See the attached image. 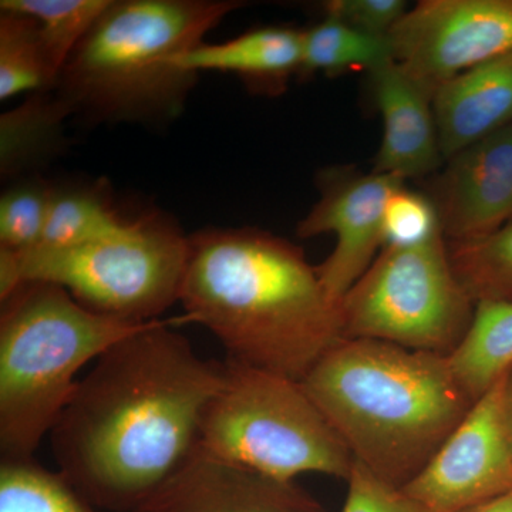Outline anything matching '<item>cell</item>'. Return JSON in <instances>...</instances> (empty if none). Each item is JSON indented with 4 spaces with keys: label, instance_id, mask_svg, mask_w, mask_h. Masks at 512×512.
<instances>
[{
    "label": "cell",
    "instance_id": "cell-2",
    "mask_svg": "<svg viewBox=\"0 0 512 512\" xmlns=\"http://www.w3.org/2000/svg\"><path fill=\"white\" fill-rule=\"evenodd\" d=\"M180 303L228 360L296 382L345 339L340 305L316 266L288 239L258 228L190 235Z\"/></svg>",
    "mask_w": 512,
    "mask_h": 512
},
{
    "label": "cell",
    "instance_id": "cell-14",
    "mask_svg": "<svg viewBox=\"0 0 512 512\" xmlns=\"http://www.w3.org/2000/svg\"><path fill=\"white\" fill-rule=\"evenodd\" d=\"M372 97L383 120V138L373 171L399 180L423 178L443 167L433 97L399 63L369 73Z\"/></svg>",
    "mask_w": 512,
    "mask_h": 512
},
{
    "label": "cell",
    "instance_id": "cell-29",
    "mask_svg": "<svg viewBox=\"0 0 512 512\" xmlns=\"http://www.w3.org/2000/svg\"><path fill=\"white\" fill-rule=\"evenodd\" d=\"M23 284L18 252L0 248V302L8 301Z\"/></svg>",
    "mask_w": 512,
    "mask_h": 512
},
{
    "label": "cell",
    "instance_id": "cell-26",
    "mask_svg": "<svg viewBox=\"0 0 512 512\" xmlns=\"http://www.w3.org/2000/svg\"><path fill=\"white\" fill-rule=\"evenodd\" d=\"M384 247H410L444 234L439 212L426 192L406 185L390 195L383 217Z\"/></svg>",
    "mask_w": 512,
    "mask_h": 512
},
{
    "label": "cell",
    "instance_id": "cell-24",
    "mask_svg": "<svg viewBox=\"0 0 512 512\" xmlns=\"http://www.w3.org/2000/svg\"><path fill=\"white\" fill-rule=\"evenodd\" d=\"M0 512H107L84 500L59 473L33 458L0 464Z\"/></svg>",
    "mask_w": 512,
    "mask_h": 512
},
{
    "label": "cell",
    "instance_id": "cell-11",
    "mask_svg": "<svg viewBox=\"0 0 512 512\" xmlns=\"http://www.w3.org/2000/svg\"><path fill=\"white\" fill-rule=\"evenodd\" d=\"M403 185L406 181L392 175L348 167L329 168L319 175V200L299 222L298 235H335V248L316 271L339 305L384 248V208Z\"/></svg>",
    "mask_w": 512,
    "mask_h": 512
},
{
    "label": "cell",
    "instance_id": "cell-17",
    "mask_svg": "<svg viewBox=\"0 0 512 512\" xmlns=\"http://www.w3.org/2000/svg\"><path fill=\"white\" fill-rule=\"evenodd\" d=\"M72 116L53 90L30 94L0 117V173L25 174L63 148V123Z\"/></svg>",
    "mask_w": 512,
    "mask_h": 512
},
{
    "label": "cell",
    "instance_id": "cell-12",
    "mask_svg": "<svg viewBox=\"0 0 512 512\" xmlns=\"http://www.w3.org/2000/svg\"><path fill=\"white\" fill-rule=\"evenodd\" d=\"M426 192L448 242L493 234L512 221V124L448 158Z\"/></svg>",
    "mask_w": 512,
    "mask_h": 512
},
{
    "label": "cell",
    "instance_id": "cell-19",
    "mask_svg": "<svg viewBox=\"0 0 512 512\" xmlns=\"http://www.w3.org/2000/svg\"><path fill=\"white\" fill-rule=\"evenodd\" d=\"M109 188L100 184L53 185L42 241L36 248L66 249L107 237L124 222Z\"/></svg>",
    "mask_w": 512,
    "mask_h": 512
},
{
    "label": "cell",
    "instance_id": "cell-18",
    "mask_svg": "<svg viewBox=\"0 0 512 512\" xmlns=\"http://www.w3.org/2000/svg\"><path fill=\"white\" fill-rule=\"evenodd\" d=\"M448 360L474 400L487 393L512 367V303H477L466 338Z\"/></svg>",
    "mask_w": 512,
    "mask_h": 512
},
{
    "label": "cell",
    "instance_id": "cell-28",
    "mask_svg": "<svg viewBox=\"0 0 512 512\" xmlns=\"http://www.w3.org/2000/svg\"><path fill=\"white\" fill-rule=\"evenodd\" d=\"M323 15L335 16L369 35L389 37L409 10L403 0H330L323 3Z\"/></svg>",
    "mask_w": 512,
    "mask_h": 512
},
{
    "label": "cell",
    "instance_id": "cell-15",
    "mask_svg": "<svg viewBox=\"0 0 512 512\" xmlns=\"http://www.w3.org/2000/svg\"><path fill=\"white\" fill-rule=\"evenodd\" d=\"M444 160L512 124V53L458 74L433 97Z\"/></svg>",
    "mask_w": 512,
    "mask_h": 512
},
{
    "label": "cell",
    "instance_id": "cell-13",
    "mask_svg": "<svg viewBox=\"0 0 512 512\" xmlns=\"http://www.w3.org/2000/svg\"><path fill=\"white\" fill-rule=\"evenodd\" d=\"M136 512H325L293 481L229 463L198 444Z\"/></svg>",
    "mask_w": 512,
    "mask_h": 512
},
{
    "label": "cell",
    "instance_id": "cell-30",
    "mask_svg": "<svg viewBox=\"0 0 512 512\" xmlns=\"http://www.w3.org/2000/svg\"><path fill=\"white\" fill-rule=\"evenodd\" d=\"M460 512H512V490Z\"/></svg>",
    "mask_w": 512,
    "mask_h": 512
},
{
    "label": "cell",
    "instance_id": "cell-8",
    "mask_svg": "<svg viewBox=\"0 0 512 512\" xmlns=\"http://www.w3.org/2000/svg\"><path fill=\"white\" fill-rule=\"evenodd\" d=\"M474 313L476 302L454 274L444 234L384 247L340 301L343 338L447 357L466 338Z\"/></svg>",
    "mask_w": 512,
    "mask_h": 512
},
{
    "label": "cell",
    "instance_id": "cell-20",
    "mask_svg": "<svg viewBox=\"0 0 512 512\" xmlns=\"http://www.w3.org/2000/svg\"><path fill=\"white\" fill-rule=\"evenodd\" d=\"M393 60L389 37L369 35L348 23L323 15L311 28L303 29L302 62L299 76L322 73L340 76L348 72L372 73Z\"/></svg>",
    "mask_w": 512,
    "mask_h": 512
},
{
    "label": "cell",
    "instance_id": "cell-22",
    "mask_svg": "<svg viewBox=\"0 0 512 512\" xmlns=\"http://www.w3.org/2000/svg\"><path fill=\"white\" fill-rule=\"evenodd\" d=\"M110 3L111 0H2L0 10L25 13L36 19L47 63L57 83L74 50Z\"/></svg>",
    "mask_w": 512,
    "mask_h": 512
},
{
    "label": "cell",
    "instance_id": "cell-7",
    "mask_svg": "<svg viewBox=\"0 0 512 512\" xmlns=\"http://www.w3.org/2000/svg\"><path fill=\"white\" fill-rule=\"evenodd\" d=\"M18 254L25 284L62 286L90 311L147 323L180 302L190 237L164 215L151 212L79 247Z\"/></svg>",
    "mask_w": 512,
    "mask_h": 512
},
{
    "label": "cell",
    "instance_id": "cell-10",
    "mask_svg": "<svg viewBox=\"0 0 512 512\" xmlns=\"http://www.w3.org/2000/svg\"><path fill=\"white\" fill-rule=\"evenodd\" d=\"M403 490L427 512H460L512 490L503 377L474 403L436 456Z\"/></svg>",
    "mask_w": 512,
    "mask_h": 512
},
{
    "label": "cell",
    "instance_id": "cell-31",
    "mask_svg": "<svg viewBox=\"0 0 512 512\" xmlns=\"http://www.w3.org/2000/svg\"><path fill=\"white\" fill-rule=\"evenodd\" d=\"M503 410L508 436L512 444V367L503 376Z\"/></svg>",
    "mask_w": 512,
    "mask_h": 512
},
{
    "label": "cell",
    "instance_id": "cell-16",
    "mask_svg": "<svg viewBox=\"0 0 512 512\" xmlns=\"http://www.w3.org/2000/svg\"><path fill=\"white\" fill-rule=\"evenodd\" d=\"M303 29L266 26L222 43H201L178 56L187 72L237 74L255 92L279 94L302 62Z\"/></svg>",
    "mask_w": 512,
    "mask_h": 512
},
{
    "label": "cell",
    "instance_id": "cell-25",
    "mask_svg": "<svg viewBox=\"0 0 512 512\" xmlns=\"http://www.w3.org/2000/svg\"><path fill=\"white\" fill-rule=\"evenodd\" d=\"M53 184L39 175L20 178L0 198V248L26 252L40 244Z\"/></svg>",
    "mask_w": 512,
    "mask_h": 512
},
{
    "label": "cell",
    "instance_id": "cell-21",
    "mask_svg": "<svg viewBox=\"0 0 512 512\" xmlns=\"http://www.w3.org/2000/svg\"><path fill=\"white\" fill-rule=\"evenodd\" d=\"M447 245L454 274L476 305L512 303V221L485 237Z\"/></svg>",
    "mask_w": 512,
    "mask_h": 512
},
{
    "label": "cell",
    "instance_id": "cell-23",
    "mask_svg": "<svg viewBox=\"0 0 512 512\" xmlns=\"http://www.w3.org/2000/svg\"><path fill=\"white\" fill-rule=\"evenodd\" d=\"M0 12V100L55 89L36 19L10 10Z\"/></svg>",
    "mask_w": 512,
    "mask_h": 512
},
{
    "label": "cell",
    "instance_id": "cell-6",
    "mask_svg": "<svg viewBox=\"0 0 512 512\" xmlns=\"http://www.w3.org/2000/svg\"><path fill=\"white\" fill-rule=\"evenodd\" d=\"M200 446L284 481L306 473L348 480L355 463L302 382L232 360L202 417Z\"/></svg>",
    "mask_w": 512,
    "mask_h": 512
},
{
    "label": "cell",
    "instance_id": "cell-27",
    "mask_svg": "<svg viewBox=\"0 0 512 512\" xmlns=\"http://www.w3.org/2000/svg\"><path fill=\"white\" fill-rule=\"evenodd\" d=\"M346 481L349 488L342 512H427L403 488L386 483L357 461Z\"/></svg>",
    "mask_w": 512,
    "mask_h": 512
},
{
    "label": "cell",
    "instance_id": "cell-3",
    "mask_svg": "<svg viewBox=\"0 0 512 512\" xmlns=\"http://www.w3.org/2000/svg\"><path fill=\"white\" fill-rule=\"evenodd\" d=\"M302 384L353 460L399 488L477 402L447 356L373 339L340 340Z\"/></svg>",
    "mask_w": 512,
    "mask_h": 512
},
{
    "label": "cell",
    "instance_id": "cell-9",
    "mask_svg": "<svg viewBox=\"0 0 512 512\" xmlns=\"http://www.w3.org/2000/svg\"><path fill=\"white\" fill-rule=\"evenodd\" d=\"M389 40L394 62L434 97L458 74L512 53V0H423Z\"/></svg>",
    "mask_w": 512,
    "mask_h": 512
},
{
    "label": "cell",
    "instance_id": "cell-4",
    "mask_svg": "<svg viewBox=\"0 0 512 512\" xmlns=\"http://www.w3.org/2000/svg\"><path fill=\"white\" fill-rule=\"evenodd\" d=\"M235 0H111L53 92L93 123L164 126L180 117L198 74L175 64L204 43Z\"/></svg>",
    "mask_w": 512,
    "mask_h": 512
},
{
    "label": "cell",
    "instance_id": "cell-5",
    "mask_svg": "<svg viewBox=\"0 0 512 512\" xmlns=\"http://www.w3.org/2000/svg\"><path fill=\"white\" fill-rule=\"evenodd\" d=\"M153 322L100 315L84 308L62 286L47 282H26L2 302V458H33L76 392L77 373Z\"/></svg>",
    "mask_w": 512,
    "mask_h": 512
},
{
    "label": "cell",
    "instance_id": "cell-1",
    "mask_svg": "<svg viewBox=\"0 0 512 512\" xmlns=\"http://www.w3.org/2000/svg\"><path fill=\"white\" fill-rule=\"evenodd\" d=\"M158 319L79 380L49 434L57 473L94 507L136 512L191 457L225 363L202 359Z\"/></svg>",
    "mask_w": 512,
    "mask_h": 512
}]
</instances>
